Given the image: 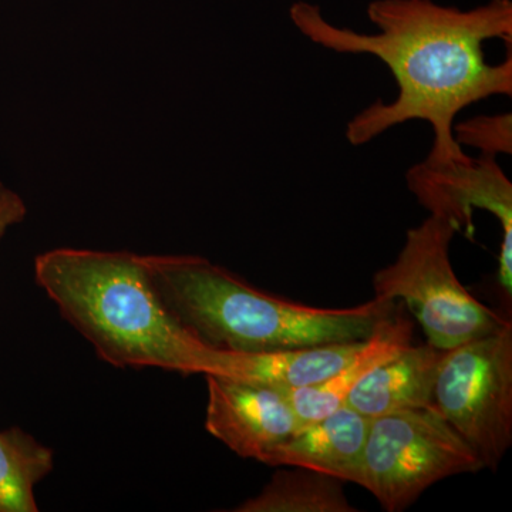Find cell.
Returning <instances> with one entry per match:
<instances>
[{
    "label": "cell",
    "instance_id": "cell-6",
    "mask_svg": "<svg viewBox=\"0 0 512 512\" xmlns=\"http://www.w3.org/2000/svg\"><path fill=\"white\" fill-rule=\"evenodd\" d=\"M434 406L484 467L497 470L512 444L511 322L444 352Z\"/></svg>",
    "mask_w": 512,
    "mask_h": 512
},
{
    "label": "cell",
    "instance_id": "cell-3",
    "mask_svg": "<svg viewBox=\"0 0 512 512\" xmlns=\"http://www.w3.org/2000/svg\"><path fill=\"white\" fill-rule=\"evenodd\" d=\"M165 308L212 350L265 353L370 338L396 312L375 298L345 309L315 308L261 291L197 255H146Z\"/></svg>",
    "mask_w": 512,
    "mask_h": 512
},
{
    "label": "cell",
    "instance_id": "cell-8",
    "mask_svg": "<svg viewBox=\"0 0 512 512\" xmlns=\"http://www.w3.org/2000/svg\"><path fill=\"white\" fill-rule=\"evenodd\" d=\"M205 379V429L239 457L264 463L298 429V417L284 390L224 375Z\"/></svg>",
    "mask_w": 512,
    "mask_h": 512
},
{
    "label": "cell",
    "instance_id": "cell-15",
    "mask_svg": "<svg viewBox=\"0 0 512 512\" xmlns=\"http://www.w3.org/2000/svg\"><path fill=\"white\" fill-rule=\"evenodd\" d=\"M454 137L461 147H473L483 156L512 154L511 113L477 116L454 124Z\"/></svg>",
    "mask_w": 512,
    "mask_h": 512
},
{
    "label": "cell",
    "instance_id": "cell-4",
    "mask_svg": "<svg viewBox=\"0 0 512 512\" xmlns=\"http://www.w3.org/2000/svg\"><path fill=\"white\" fill-rule=\"evenodd\" d=\"M456 234L451 222L429 215L407 231L396 261L373 276L375 298L406 303L430 345L441 350L483 338L507 322L458 281L450 259Z\"/></svg>",
    "mask_w": 512,
    "mask_h": 512
},
{
    "label": "cell",
    "instance_id": "cell-7",
    "mask_svg": "<svg viewBox=\"0 0 512 512\" xmlns=\"http://www.w3.org/2000/svg\"><path fill=\"white\" fill-rule=\"evenodd\" d=\"M414 198L433 217L443 218L457 232H471L473 214L483 210L500 221L498 284L505 298L512 296V183L497 157H471L466 163L437 165L426 160L414 164L406 174Z\"/></svg>",
    "mask_w": 512,
    "mask_h": 512
},
{
    "label": "cell",
    "instance_id": "cell-11",
    "mask_svg": "<svg viewBox=\"0 0 512 512\" xmlns=\"http://www.w3.org/2000/svg\"><path fill=\"white\" fill-rule=\"evenodd\" d=\"M444 352L430 343L407 346L384 360L350 390L345 404L367 419L434 404V384Z\"/></svg>",
    "mask_w": 512,
    "mask_h": 512
},
{
    "label": "cell",
    "instance_id": "cell-16",
    "mask_svg": "<svg viewBox=\"0 0 512 512\" xmlns=\"http://www.w3.org/2000/svg\"><path fill=\"white\" fill-rule=\"evenodd\" d=\"M28 215V207L19 194L0 181V241L13 225H18Z\"/></svg>",
    "mask_w": 512,
    "mask_h": 512
},
{
    "label": "cell",
    "instance_id": "cell-9",
    "mask_svg": "<svg viewBox=\"0 0 512 512\" xmlns=\"http://www.w3.org/2000/svg\"><path fill=\"white\" fill-rule=\"evenodd\" d=\"M370 419L343 404L303 424L266 456L264 464L302 467L360 485Z\"/></svg>",
    "mask_w": 512,
    "mask_h": 512
},
{
    "label": "cell",
    "instance_id": "cell-13",
    "mask_svg": "<svg viewBox=\"0 0 512 512\" xmlns=\"http://www.w3.org/2000/svg\"><path fill=\"white\" fill-rule=\"evenodd\" d=\"M235 512H356L339 478L291 467L272 476L261 493L248 498Z\"/></svg>",
    "mask_w": 512,
    "mask_h": 512
},
{
    "label": "cell",
    "instance_id": "cell-1",
    "mask_svg": "<svg viewBox=\"0 0 512 512\" xmlns=\"http://www.w3.org/2000/svg\"><path fill=\"white\" fill-rule=\"evenodd\" d=\"M295 28L312 43L342 53L369 55L386 64L397 84L392 101L370 104L346 126L352 146H365L390 128L424 121L433 130L427 163L470 160L454 137L461 111L478 101L512 94V47L500 63L485 57V43H512L511 0H490L474 9L433 0H373L367 16L376 33L333 25L318 5L296 2Z\"/></svg>",
    "mask_w": 512,
    "mask_h": 512
},
{
    "label": "cell",
    "instance_id": "cell-2",
    "mask_svg": "<svg viewBox=\"0 0 512 512\" xmlns=\"http://www.w3.org/2000/svg\"><path fill=\"white\" fill-rule=\"evenodd\" d=\"M36 284L104 362L208 375L214 350L171 315L133 252L57 248L36 256Z\"/></svg>",
    "mask_w": 512,
    "mask_h": 512
},
{
    "label": "cell",
    "instance_id": "cell-14",
    "mask_svg": "<svg viewBox=\"0 0 512 512\" xmlns=\"http://www.w3.org/2000/svg\"><path fill=\"white\" fill-rule=\"evenodd\" d=\"M53 467V451L26 431H0V512L39 511L35 487Z\"/></svg>",
    "mask_w": 512,
    "mask_h": 512
},
{
    "label": "cell",
    "instance_id": "cell-10",
    "mask_svg": "<svg viewBox=\"0 0 512 512\" xmlns=\"http://www.w3.org/2000/svg\"><path fill=\"white\" fill-rule=\"evenodd\" d=\"M367 339L265 353L215 350L208 375L238 377L279 390L315 386L345 369L365 348Z\"/></svg>",
    "mask_w": 512,
    "mask_h": 512
},
{
    "label": "cell",
    "instance_id": "cell-5",
    "mask_svg": "<svg viewBox=\"0 0 512 512\" xmlns=\"http://www.w3.org/2000/svg\"><path fill=\"white\" fill-rule=\"evenodd\" d=\"M484 464L436 406L370 419L360 487L387 512L409 508L431 485Z\"/></svg>",
    "mask_w": 512,
    "mask_h": 512
},
{
    "label": "cell",
    "instance_id": "cell-12",
    "mask_svg": "<svg viewBox=\"0 0 512 512\" xmlns=\"http://www.w3.org/2000/svg\"><path fill=\"white\" fill-rule=\"evenodd\" d=\"M412 322L403 315L402 306H396L392 318L367 339L366 346L338 375L326 382L301 389L284 390L291 402L299 426L311 423L332 413L345 404L350 390L373 369L412 345Z\"/></svg>",
    "mask_w": 512,
    "mask_h": 512
}]
</instances>
